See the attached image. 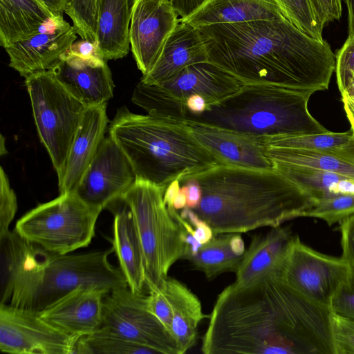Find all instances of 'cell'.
Instances as JSON below:
<instances>
[{
    "label": "cell",
    "instance_id": "38",
    "mask_svg": "<svg viewBox=\"0 0 354 354\" xmlns=\"http://www.w3.org/2000/svg\"><path fill=\"white\" fill-rule=\"evenodd\" d=\"M351 266L349 277L335 293L330 310L333 313L354 319V268Z\"/></svg>",
    "mask_w": 354,
    "mask_h": 354
},
{
    "label": "cell",
    "instance_id": "1",
    "mask_svg": "<svg viewBox=\"0 0 354 354\" xmlns=\"http://www.w3.org/2000/svg\"><path fill=\"white\" fill-rule=\"evenodd\" d=\"M331 310L306 298L279 272L218 295L201 351L205 354H335Z\"/></svg>",
    "mask_w": 354,
    "mask_h": 354
},
{
    "label": "cell",
    "instance_id": "37",
    "mask_svg": "<svg viewBox=\"0 0 354 354\" xmlns=\"http://www.w3.org/2000/svg\"><path fill=\"white\" fill-rule=\"evenodd\" d=\"M335 56V75L339 91L346 88L354 73V39H346Z\"/></svg>",
    "mask_w": 354,
    "mask_h": 354
},
{
    "label": "cell",
    "instance_id": "7",
    "mask_svg": "<svg viewBox=\"0 0 354 354\" xmlns=\"http://www.w3.org/2000/svg\"><path fill=\"white\" fill-rule=\"evenodd\" d=\"M166 188L136 178L121 197L131 212L140 241L148 290L158 288L186 252L182 227L164 201Z\"/></svg>",
    "mask_w": 354,
    "mask_h": 354
},
{
    "label": "cell",
    "instance_id": "8",
    "mask_svg": "<svg viewBox=\"0 0 354 354\" xmlns=\"http://www.w3.org/2000/svg\"><path fill=\"white\" fill-rule=\"evenodd\" d=\"M102 209L86 203L75 192L62 194L26 213L14 230L48 253L69 254L90 244Z\"/></svg>",
    "mask_w": 354,
    "mask_h": 354
},
{
    "label": "cell",
    "instance_id": "32",
    "mask_svg": "<svg viewBox=\"0 0 354 354\" xmlns=\"http://www.w3.org/2000/svg\"><path fill=\"white\" fill-rule=\"evenodd\" d=\"M151 354L156 352L101 326L77 342L74 354Z\"/></svg>",
    "mask_w": 354,
    "mask_h": 354
},
{
    "label": "cell",
    "instance_id": "44",
    "mask_svg": "<svg viewBox=\"0 0 354 354\" xmlns=\"http://www.w3.org/2000/svg\"><path fill=\"white\" fill-rule=\"evenodd\" d=\"M206 100L199 94H195L188 97L185 102L187 111L186 119L198 116L204 113L208 107Z\"/></svg>",
    "mask_w": 354,
    "mask_h": 354
},
{
    "label": "cell",
    "instance_id": "10",
    "mask_svg": "<svg viewBox=\"0 0 354 354\" xmlns=\"http://www.w3.org/2000/svg\"><path fill=\"white\" fill-rule=\"evenodd\" d=\"M41 142L61 178L86 106L73 97L48 70L25 78Z\"/></svg>",
    "mask_w": 354,
    "mask_h": 354
},
{
    "label": "cell",
    "instance_id": "4",
    "mask_svg": "<svg viewBox=\"0 0 354 354\" xmlns=\"http://www.w3.org/2000/svg\"><path fill=\"white\" fill-rule=\"evenodd\" d=\"M109 136L125 153L136 178L167 187L224 162L189 132L185 119L131 113L120 108Z\"/></svg>",
    "mask_w": 354,
    "mask_h": 354
},
{
    "label": "cell",
    "instance_id": "13",
    "mask_svg": "<svg viewBox=\"0 0 354 354\" xmlns=\"http://www.w3.org/2000/svg\"><path fill=\"white\" fill-rule=\"evenodd\" d=\"M79 338L44 321L39 313L0 304V351L12 354H74Z\"/></svg>",
    "mask_w": 354,
    "mask_h": 354
},
{
    "label": "cell",
    "instance_id": "26",
    "mask_svg": "<svg viewBox=\"0 0 354 354\" xmlns=\"http://www.w3.org/2000/svg\"><path fill=\"white\" fill-rule=\"evenodd\" d=\"M133 0H101L97 43L105 60L125 57L129 51L131 9Z\"/></svg>",
    "mask_w": 354,
    "mask_h": 354
},
{
    "label": "cell",
    "instance_id": "20",
    "mask_svg": "<svg viewBox=\"0 0 354 354\" xmlns=\"http://www.w3.org/2000/svg\"><path fill=\"white\" fill-rule=\"evenodd\" d=\"M107 123L106 103L86 108L58 179L59 194L75 192L104 138Z\"/></svg>",
    "mask_w": 354,
    "mask_h": 354
},
{
    "label": "cell",
    "instance_id": "46",
    "mask_svg": "<svg viewBox=\"0 0 354 354\" xmlns=\"http://www.w3.org/2000/svg\"><path fill=\"white\" fill-rule=\"evenodd\" d=\"M180 180H174L167 187L164 193V201L168 209L174 208V201L180 192Z\"/></svg>",
    "mask_w": 354,
    "mask_h": 354
},
{
    "label": "cell",
    "instance_id": "17",
    "mask_svg": "<svg viewBox=\"0 0 354 354\" xmlns=\"http://www.w3.org/2000/svg\"><path fill=\"white\" fill-rule=\"evenodd\" d=\"M49 71L73 97L86 107L106 103L114 84L107 61L64 53Z\"/></svg>",
    "mask_w": 354,
    "mask_h": 354
},
{
    "label": "cell",
    "instance_id": "27",
    "mask_svg": "<svg viewBox=\"0 0 354 354\" xmlns=\"http://www.w3.org/2000/svg\"><path fill=\"white\" fill-rule=\"evenodd\" d=\"M52 17L37 0H0V44L6 48L28 38Z\"/></svg>",
    "mask_w": 354,
    "mask_h": 354
},
{
    "label": "cell",
    "instance_id": "28",
    "mask_svg": "<svg viewBox=\"0 0 354 354\" xmlns=\"http://www.w3.org/2000/svg\"><path fill=\"white\" fill-rule=\"evenodd\" d=\"M272 169L317 201L339 194H354V180L334 172L288 164H272Z\"/></svg>",
    "mask_w": 354,
    "mask_h": 354
},
{
    "label": "cell",
    "instance_id": "16",
    "mask_svg": "<svg viewBox=\"0 0 354 354\" xmlns=\"http://www.w3.org/2000/svg\"><path fill=\"white\" fill-rule=\"evenodd\" d=\"M77 39L63 16H53L37 32L5 48L9 66L25 78L50 69Z\"/></svg>",
    "mask_w": 354,
    "mask_h": 354
},
{
    "label": "cell",
    "instance_id": "34",
    "mask_svg": "<svg viewBox=\"0 0 354 354\" xmlns=\"http://www.w3.org/2000/svg\"><path fill=\"white\" fill-rule=\"evenodd\" d=\"M283 15L310 37L323 41V28L318 24L309 0H275Z\"/></svg>",
    "mask_w": 354,
    "mask_h": 354
},
{
    "label": "cell",
    "instance_id": "43",
    "mask_svg": "<svg viewBox=\"0 0 354 354\" xmlns=\"http://www.w3.org/2000/svg\"><path fill=\"white\" fill-rule=\"evenodd\" d=\"M187 187V207L194 209L198 206L202 198V190L198 182L194 178L189 177L180 182Z\"/></svg>",
    "mask_w": 354,
    "mask_h": 354
},
{
    "label": "cell",
    "instance_id": "50",
    "mask_svg": "<svg viewBox=\"0 0 354 354\" xmlns=\"http://www.w3.org/2000/svg\"><path fill=\"white\" fill-rule=\"evenodd\" d=\"M187 187L185 185H183V186L180 189V192L178 195L176 196L174 201V208L176 210L183 209L185 207H187Z\"/></svg>",
    "mask_w": 354,
    "mask_h": 354
},
{
    "label": "cell",
    "instance_id": "12",
    "mask_svg": "<svg viewBox=\"0 0 354 354\" xmlns=\"http://www.w3.org/2000/svg\"><path fill=\"white\" fill-rule=\"evenodd\" d=\"M102 326L162 354H178L176 339L149 310L147 295L129 287L110 291L104 298Z\"/></svg>",
    "mask_w": 354,
    "mask_h": 354
},
{
    "label": "cell",
    "instance_id": "19",
    "mask_svg": "<svg viewBox=\"0 0 354 354\" xmlns=\"http://www.w3.org/2000/svg\"><path fill=\"white\" fill-rule=\"evenodd\" d=\"M192 135L225 165L272 169L261 138L192 119H185Z\"/></svg>",
    "mask_w": 354,
    "mask_h": 354
},
{
    "label": "cell",
    "instance_id": "42",
    "mask_svg": "<svg viewBox=\"0 0 354 354\" xmlns=\"http://www.w3.org/2000/svg\"><path fill=\"white\" fill-rule=\"evenodd\" d=\"M180 19L188 18L194 13L205 0H169Z\"/></svg>",
    "mask_w": 354,
    "mask_h": 354
},
{
    "label": "cell",
    "instance_id": "47",
    "mask_svg": "<svg viewBox=\"0 0 354 354\" xmlns=\"http://www.w3.org/2000/svg\"><path fill=\"white\" fill-rule=\"evenodd\" d=\"M342 101L354 110V73L344 91L341 93Z\"/></svg>",
    "mask_w": 354,
    "mask_h": 354
},
{
    "label": "cell",
    "instance_id": "18",
    "mask_svg": "<svg viewBox=\"0 0 354 354\" xmlns=\"http://www.w3.org/2000/svg\"><path fill=\"white\" fill-rule=\"evenodd\" d=\"M109 292L106 288L95 286L80 287L39 313L54 328L80 338L102 326L103 301Z\"/></svg>",
    "mask_w": 354,
    "mask_h": 354
},
{
    "label": "cell",
    "instance_id": "40",
    "mask_svg": "<svg viewBox=\"0 0 354 354\" xmlns=\"http://www.w3.org/2000/svg\"><path fill=\"white\" fill-rule=\"evenodd\" d=\"M342 257L354 268V215L340 223Z\"/></svg>",
    "mask_w": 354,
    "mask_h": 354
},
{
    "label": "cell",
    "instance_id": "36",
    "mask_svg": "<svg viewBox=\"0 0 354 354\" xmlns=\"http://www.w3.org/2000/svg\"><path fill=\"white\" fill-rule=\"evenodd\" d=\"M17 210V196L10 187L8 178L1 167L0 171V234L9 230Z\"/></svg>",
    "mask_w": 354,
    "mask_h": 354
},
{
    "label": "cell",
    "instance_id": "14",
    "mask_svg": "<svg viewBox=\"0 0 354 354\" xmlns=\"http://www.w3.org/2000/svg\"><path fill=\"white\" fill-rule=\"evenodd\" d=\"M136 180L128 158L109 136L101 142L75 192L86 203L106 209L120 198Z\"/></svg>",
    "mask_w": 354,
    "mask_h": 354
},
{
    "label": "cell",
    "instance_id": "45",
    "mask_svg": "<svg viewBox=\"0 0 354 354\" xmlns=\"http://www.w3.org/2000/svg\"><path fill=\"white\" fill-rule=\"evenodd\" d=\"M53 16H63L70 0H37Z\"/></svg>",
    "mask_w": 354,
    "mask_h": 354
},
{
    "label": "cell",
    "instance_id": "48",
    "mask_svg": "<svg viewBox=\"0 0 354 354\" xmlns=\"http://www.w3.org/2000/svg\"><path fill=\"white\" fill-rule=\"evenodd\" d=\"M232 251L238 256H243L245 252V245L240 233H233L230 239Z\"/></svg>",
    "mask_w": 354,
    "mask_h": 354
},
{
    "label": "cell",
    "instance_id": "33",
    "mask_svg": "<svg viewBox=\"0 0 354 354\" xmlns=\"http://www.w3.org/2000/svg\"><path fill=\"white\" fill-rule=\"evenodd\" d=\"M354 215V194H339L320 199L301 217L323 220L328 225L344 221Z\"/></svg>",
    "mask_w": 354,
    "mask_h": 354
},
{
    "label": "cell",
    "instance_id": "49",
    "mask_svg": "<svg viewBox=\"0 0 354 354\" xmlns=\"http://www.w3.org/2000/svg\"><path fill=\"white\" fill-rule=\"evenodd\" d=\"M348 10V39H354V0H345Z\"/></svg>",
    "mask_w": 354,
    "mask_h": 354
},
{
    "label": "cell",
    "instance_id": "22",
    "mask_svg": "<svg viewBox=\"0 0 354 354\" xmlns=\"http://www.w3.org/2000/svg\"><path fill=\"white\" fill-rule=\"evenodd\" d=\"M106 209L114 216L113 249L119 267L130 290L135 293H144L146 281L143 254L131 212L122 198Z\"/></svg>",
    "mask_w": 354,
    "mask_h": 354
},
{
    "label": "cell",
    "instance_id": "35",
    "mask_svg": "<svg viewBox=\"0 0 354 354\" xmlns=\"http://www.w3.org/2000/svg\"><path fill=\"white\" fill-rule=\"evenodd\" d=\"M331 330L335 354H354V319L332 312Z\"/></svg>",
    "mask_w": 354,
    "mask_h": 354
},
{
    "label": "cell",
    "instance_id": "24",
    "mask_svg": "<svg viewBox=\"0 0 354 354\" xmlns=\"http://www.w3.org/2000/svg\"><path fill=\"white\" fill-rule=\"evenodd\" d=\"M160 286L171 312L170 332L176 341L178 354H183L196 344L198 325L209 315L203 313L198 297L178 279L167 277Z\"/></svg>",
    "mask_w": 354,
    "mask_h": 354
},
{
    "label": "cell",
    "instance_id": "23",
    "mask_svg": "<svg viewBox=\"0 0 354 354\" xmlns=\"http://www.w3.org/2000/svg\"><path fill=\"white\" fill-rule=\"evenodd\" d=\"M289 227L278 226L254 234L236 272L235 282L248 283L268 273L279 272L292 238Z\"/></svg>",
    "mask_w": 354,
    "mask_h": 354
},
{
    "label": "cell",
    "instance_id": "21",
    "mask_svg": "<svg viewBox=\"0 0 354 354\" xmlns=\"http://www.w3.org/2000/svg\"><path fill=\"white\" fill-rule=\"evenodd\" d=\"M207 61V51L198 29L180 19L157 62L140 82L159 84L171 80L190 65Z\"/></svg>",
    "mask_w": 354,
    "mask_h": 354
},
{
    "label": "cell",
    "instance_id": "11",
    "mask_svg": "<svg viewBox=\"0 0 354 354\" xmlns=\"http://www.w3.org/2000/svg\"><path fill=\"white\" fill-rule=\"evenodd\" d=\"M351 270L344 257L319 252L293 236L279 273L299 294L330 309L335 293L347 281Z\"/></svg>",
    "mask_w": 354,
    "mask_h": 354
},
{
    "label": "cell",
    "instance_id": "30",
    "mask_svg": "<svg viewBox=\"0 0 354 354\" xmlns=\"http://www.w3.org/2000/svg\"><path fill=\"white\" fill-rule=\"evenodd\" d=\"M263 147L265 153L272 165L278 163L312 167L334 172L354 180V162L337 154L274 147L264 143Z\"/></svg>",
    "mask_w": 354,
    "mask_h": 354
},
{
    "label": "cell",
    "instance_id": "5",
    "mask_svg": "<svg viewBox=\"0 0 354 354\" xmlns=\"http://www.w3.org/2000/svg\"><path fill=\"white\" fill-rule=\"evenodd\" d=\"M313 93L245 84L236 93L188 119L259 138L328 132L309 112Z\"/></svg>",
    "mask_w": 354,
    "mask_h": 354
},
{
    "label": "cell",
    "instance_id": "9",
    "mask_svg": "<svg viewBox=\"0 0 354 354\" xmlns=\"http://www.w3.org/2000/svg\"><path fill=\"white\" fill-rule=\"evenodd\" d=\"M244 84L241 80L207 61L190 65L159 84L139 82L131 100L148 114L186 119L185 102L190 96L199 94L209 105L214 104L236 93Z\"/></svg>",
    "mask_w": 354,
    "mask_h": 354
},
{
    "label": "cell",
    "instance_id": "31",
    "mask_svg": "<svg viewBox=\"0 0 354 354\" xmlns=\"http://www.w3.org/2000/svg\"><path fill=\"white\" fill-rule=\"evenodd\" d=\"M232 234L214 235L187 260L190 261L195 270L203 272L209 279L227 272L236 273L243 256L236 255L231 248L230 239Z\"/></svg>",
    "mask_w": 354,
    "mask_h": 354
},
{
    "label": "cell",
    "instance_id": "15",
    "mask_svg": "<svg viewBox=\"0 0 354 354\" xmlns=\"http://www.w3.org/2000/svg\"><path fill=\"white\" fill-rule=\"evenodd\" d=\"M179 20L169 0H133L129 40L134 59L143 75L157 62Z\"/></svg>",
    "mask_w": 354,
    "mask_h": 354
},
{
    "label": "cell",
    "instance_id": "25",
    "mask_svg": "<svg viewBox=\"0 0 354 354\" xmlns=\"http://www.w3.org/2000/svg\"><path fill=\"white\" fill-rule=\"evenodd\" d=\"M284 16L275 0H205L191 16L181 21L195 28L269 19Z\"/></svg>",
    "mask_w": 354,
    "mask_h": 354
},
{
    "label": "cell",
    "instance_id": "41",
    "mask_svg": "<svg viewBox=\"0 0 354 354\" xmlns=\"http://www.w3.org/2000/svg\"><path fill=\"white\" fill-rule=\"evenodd\" d=\"M70 53L82 57H102L97 42L82 39L71 46ZM104 59V58H103Z\"/></svg>",
    "mask_w": 354,
    "mask_h": 354
},
{
    "label": "cell",
    "instance_id": "6",
    "mask_svg": "<svg viewBox=\"0 0 354 354\" xmlns=\"http://www.w3.org/2000/svg\"><path fill=\"white\" fill-rule=\"evenodd\" d=\"M113 252L112 248L77 254H55L35 245L17 277L8 304L40 313L80 287L95 286L110 291L128 287L120 267H114L109 261Z\"/></svg>",
    "mask_w": 354,
    "mask_h": 354
},
{
    "label": "cell",
    "instance_id": "3",
    "mask_svg": "<svg viewBox=\"0 0 354 354\" xmlns=\"http://www.w3.org/2000/svg\"><path fill=\"white\" fill-rule=\"evenodd\" d=\"M192 177L202 190L200 204L193 210L214 235L281 226L316 203L273 169L223 164Z\"/></svg>",
    "mask_w": 354,
    "mask_h": 354
},
{
    "label": "cell",
    "instance_id": "29",
    "mask_svg": "<svg viewBox=\"0 0 354 354\" xmlns=\"http://www.w3.org/2000/svg\"><path fill=\"white\" fill-rule=\"evenodd\" d=\"M35 249L15 230L0 234V304L10 302L17 277Z\"/></svg>",
    "mask_w": 354,
    "mask_h": 354
},
{
    "label": "cell",
    "instance_id": "2",
    "mask_svg": "<svg viewBox=\"0 0 354 354\" xmlns=\"http://www.w3.org/2000/svg\"><path fill=\"white\" fill-rule=\"evenodd\" d=\"M208 62L244 84L315 93L328 88L335 56L285 16L197 28Z\"/></svg>",
    "mask_w": 354,
    "mask_h": 354
},
{
    "label": "cell",
    "instance_id": "51",
    "mask_svg": "<svg viewBox=\"0 0 354 354\" xmlns=\"http://www.w3.org/2000/svg\"><path fill=\"white\" fill-rule=\"evenodd\" d=\"M346 118L350 123L351 129L354 132V110L346 103H343Z\"/></svg>",
    "mask_w": 354,
    "mask_h": 354
},
{
    "label": "cell",
    "instance_id": "39",
    "mask_svg": "<svg viewBox=\"0 0 354 354\" xmlns=\"http://www.w3.org/2000/svg\"><path fill=\"white\" fill-rule=\"evenodd\" d=\"M315 18L324 28L328 23L342 16V0H309Z\"/></svg>",
    "mask_w": 354,
    "mask_h": 354
}]
</instances>
